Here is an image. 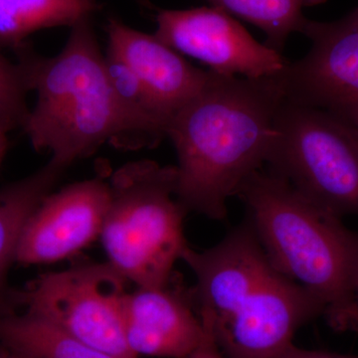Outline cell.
I'll return each instance as SVG.
<instances>
[{"label":"cell","instance_id":"obj_1","mask_svg":"<svg viewBox=\"0 0 358 358\" xmlns=\"http://www.w3.org/2000/svg\"><path fill=\"white\" fill-rule=\"evenodd\" d=\"M284 101L274 75L249 79L210 71L166 128L178 159L176 197L186 210L226 218L228 199L265 166Z\"/></svg>","mask_w":358,"mask_h":358},{"label":"cell","instance_id":"obj_2","mask_svg":"<svg viewBox=\"0 0 358 358\" xmlns=\"http://www.w3.org/2000/svg\"><path fill=\"white\" fill-rule=\"evenodd\" d=\"M193 303L226 358H279L322 303L273 265L247 223L211 248L186 247Z\"/></svg>","mask_w":358,"mask_h":358},{"label":"cell","instance_id":"obj_3","mask_svg":"<svg viewBox=\"0 0 358 358\" xmlns=\"http://www.w3.org/2000/svg\"><path fill=\"white\" fill-rule=\"evenodd\" d=\"M14 51L26 88L37 95L21 128L35 150L50 152L52 164L68 169L106 143L143 148L110 84L91 18L71 27L54 57L38 55L26 43Z\"/></svg>","mask_w":358,"mask_h":358},{"label":"cell","instance_id":"obj_4","mask_svg":"<svg viewBox=\"0 0 358 358\" xmlns=\"http://www.w3.org/2000/svg\"><path fill=\"white\" fill-rule=\"evenodd\" d=\"M235 195L273 265L322 303L331 329L358 333V232L268 169Z\"/></svg>","mask_w":358,"mask_h":358},{"label":"cell","instance_id":"obj_5","mask_svg":"<svg viewBox=\"0 0 358 358\" xmlns=\"http://www.w3.org/2000/svg\"><path fill=\"white\" fill-rule=\"evenodd\" d=\"M176 166L138 160L110 176L100 238L110 264L136 288L166 286L188 246V211L176 197Z\"/></svg>","mask_w":358,"mask_h":358},{"label":"cell","instance_id":"obj_6","mask_svg":"<svg viewBox=\"0 0 358 358\" xmlns=\"http://www.w3.org/2000/svg\"><path fill=\"white\" fill-rule=\"evenodd\" d=\"M265 166L334 215L358 216V134L338 115L284 101Z\"/></svg>","mask_w":358,"mask_h":358},{"label":"cell","instance_id":"obj_7","mask_svg":"<svg viewBox=\"0 0 358 358\" xmlns=\"http://www.w3.org/2000/svg\"><path fill=\"white\" fill-rule=\"evenodd\" d=\"M128 280L109 263L88 264L45 273L8 294V306L51 320L115 358H138L124 331Z\"/></svg>","mask_w":358,"mask_h":358},{"label":"cell","instance_id":"obj_8","mask_svg":"<svg viewBox=\"0 0 358 358\" xmlns=\"http://www.w3.org/2000/svg\"><path fill=\"white\" fill-rule=\"evenodd\" d=\"M310 52L274 75L285 101L343 117L358 110V11L343 20H306Z\"/></svg>","mask_w":358,"mask_h":358},{"label":"cell","instance_id":"obj_9","mask_svg":"<svg viewBox=\"0 0 358 358\" xmlns=\"http://www.w3.org/2000/svg\"><path fill=\"white\" fill-rule=\"evenodd\" d=\"M155 36L178 53L201 61L212 72L259 79L273 76L288 60L251 34L219 7L155 9Z\"/></svg>","mask_w":358,"mask_h":358},{"label":"cell","instance_id":"obj_10","mask_svg":"<svg viewBox=\"0 0 358 358\" xmlns=\"http://www.w3.org/2000/svg\"><path fill=\"white\" fill-rule=\"evenodd\" d=\"M109 202V182L100 178L49 193L26 221L15 262L50 264L86 248L100 237Z\"/></svg>","mask_w":358,"mask_h":358},{"label":"cell","instance_id":"obj_11","mask_svg":"<svg viewBox=\"0 0 358 358\" xmlns=\"http://www.w3.org/2000/svg\"><path fill=\"white\" fill-rule=\"evenodd\" d=\"M124 331L136 355L188 358L199 345L203 326L192 289L174 274L162 288H136L124 300Z\"/></svg>","mask_w":358,"mask_h":358},{"label":"cell","instance_id":"obj_12","mask_svg":"<svg viewBox=\"0 0 358 358\" xmlns=\"http://www.w3.org/2000/svg\"><path fill=\"white\" fill-rule=\"evenodd\" d=\"M107 33L108 49L140 78L167 124L179 109L201 91L210 77V71L189 64L155 34L138 31L115 18L108 21Z\"/></svg>","mask_w":358,"mask_h":358},{"label":"cell","instance_id":"obj_13","mask_svg":"<svg viewBox=\"0 0 358 358\" xmlns=\"http://www.w3.org/2000/svg\"><path fill=\"white\" fill-rule=\"evenodd\" d=\"M0 343L33 358H115L34 313L0 306Z\"/></svg>","mask_w":358,"mask_h":358},{"label":"cell","instance_id":"obj_14","mask_svg":"<svg viewBox=\"0 0 358 358\" xmlns=\"http://www.w3.org/2000/svg\"><path fill=\"white\" fill-rule=\"evenodd\" d=\"M100 8L96 0H0V47L16 50L32 33L73 27Z\"/></svg>","mask_w":358,"mask_h":358},{"label":"cell","instance_id":"obj_15","mask_svg":"<svg viewBox=\"0 0 358 358\" xmlns=\"http://www.w3.org/2000/svg\"><path fill=\"white\" fill-rule=\"evenodd\" d=\"M64 169L50 160L34 173L0 189V293L26 221L51 193Z\"/></svg>","mask_w":358,"mask_h":358},{"label":"cell","instance_id":"obj_16","mask_svg":"<svg viewBox=\"0 0 358 358\" xmlns=\"http://www.w3.org/2000/svg\"><path fill=\"white\" fill-rule=\"evenodd\" d=\"M231 15L256 25L267 35L266 45L282 54L289 35L301 32L303 8L326 0H206Z\"/></svg>","mask_w":358,"mask_h":358},{"label":"cell","instance_id":"obj_17","mask_svg":"<svg viewBox=\"0 0 358 358\" xmlns=\"http://www.w3.org/2000/svg\"><path fill=\"white\" fill-rule=\"evenodd\" d=\"M28 92L20 66L0 53V122L10 129L22 127L29 113L26 105Z\"/></svg>","mask_w":358,"mask_h":358},{"label":"cell","instance_id":"obj_18","mask_svg":"<svg viewBox=\"0 0 358 358\" xmlns=\"http://www.w3.org/2000/svg\"><path fill=\"white\" fill-rule=\"evenodd\" d=\"M201 320L203 326V334L192 355L188 358H226L216 343L215 338L212 334L210 327L205 320Z\"/></svg>","mask_w":358,"mask_h":358},{"label":"cell","instance_id":"obj_19","mask_svg":"<svg viewBox=\"0 0 358 358\" xmlns=\"http://www.w3.org/2000/svg\"><path fill=\"white\" fill-rule=\"evenodd\" d=\"M279 358H358V355H341V353L310 350L292 345Z\"/></svg>","mask_w":358,"mask_h":358},{"label":"cell","instance_id":"obj_20","mask_svg":"<svg viewBox=\"0 0 358 358\" xmlns=\"http://www.w3.org/2000/svg\"><path fill=\"white\" fill-rule=\"evenodd\" d=\"M11 129L4 124L3 122H0V164L4 159V155L6 154L7 147H8V138L7 134Z\"/></svg>","mask_w":358,"mask_h":358},{"label":"cell","instance_id":"obj_21","mask_svg":"<svg viewBox=\"0 0 358 358\" xmlns=\"http://www.w3.org/2000/svg\"><path fill=\"white\" fill-rule=\"evenodd\" d=\"M0 358H33L0 343Z\"/></svg>","mask_w":358,"mask_h":358},{"label":"cell","instance_id":"obj_22","mask_svg":"<svg viewBox=\"0 0 358 358\" xmlns=\"http://www.w3.org/2000/svg\"><path fill=\"white\" fill-rule=\"evenodd\" d=\"M341 117V119L348 122V124H350V126L357 131L358 134V110H355V112L350 113V114L343 115V117Z\"/></svg>","mask_w":358,"mask_h":358},{"label":"cell","instance_id":"obj_23","mask_svg":"<svg viewBox=\"0 0 358 358\" xmlns=\"http://www.w3.org/2000/svg\"><path fill=\"white\" fill-rule=\"evenodd\" d=\"M357 307H358V277H357Z\"/></svg>","mask_w":358,"mask_h":358},{"label":"cell","instance_id":"obj_24","mask_svg":"<svg viewBox=\"0 0 358 358\" xmlns=\"http://www.w3.org/2000/svg\"><path fill=\"white\" fill-rule=\"evenodd\" d=\"M357 10L358 11V7H357Z\"/></svg>","mask_w":358,"mask_h":358}]
</instances>
